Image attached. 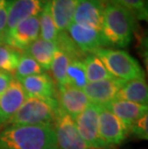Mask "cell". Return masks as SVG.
Wrapping results in <instances>:
<instances>
[{
  "mask_svg": "<svg viewBox=\"0 0 148 149\" xmlns=\"http://www.w3.org/2000/svg\"><path fill=\"white\" fill-rule=\"evenodd\" d=\"M98 130L100 138L108 147L121 143L129 134L124 123L105 106H99Z\"/></svg>",
  "mask_w": 148,
  "mask_h": 149,
  "instance_id": "8",
  "label": "cell"
},
{
  "mask_svg": "<svg viewBox=\"0 0 148 149\" xmlns=\"http://www.w3.org/2000/svg\"><path fill=\"white\" fill-rule=\"evenodd\" d=\"M53 125L59 149H90L81 138L73 117L60 107L56 112Z\"/></svg>",
  "mask_w": 148,
  "mask_h": 149,
  "instance_id": "5",
  "label": "cell"
},
{
  "mask_svg": "<svg viewBox=\"0 0 148 149\" xmlns=\"http://www.w3.org/2000/svg\"><path fill=\"white\" fill-rule=\"evenodd\" d=\"M67 31L70 39L85 55L93 53L95 50L108 45L100 30L82 26L72 22Z\"/></svg>",
  "mask_w": 148,
  "mask_h": 149,
  "instance_id": "10",
  "label": "cell"
},
{
  "mask_svg": "<svg viewBox=\"0 0 148 149\" xmlns=\"http://www.w3.org/2000/svg\"><path fill=\"white\" fill-rule=\"evenodd\" d=\"M26 98L22 85L14 76L8 88L0 95V128L6 126Z\"/></svg>",
  "mask_w": 148,
  "mask_h": 149,
  "instance_id": "9",
  "label": "cell"
},
{
  "mask_svg": "<svg viewBox=\"0 0 148 149\" xmlns=\"http://www.w3.org/2000/svg\"><path fill=\"white\" fill-rule=\"evenodd\" d=\"M85 70L88 82H96L105 80V79L113 78V76L109 73L105 65H103L98 57L93 53H89L85 56L83 60Z\"/></svg>",
  "mask_w": 148,
  "mask_h": 149,
  "instance_id": "20",
  "label": "cell"
},
{
  "mask_svg": "<svg viewBox=\"0 0 148 149\" xmlns=\"http://www.w3.org/2000/svg\"><path fill=\"white\" fill-rule=\"evenodd\" d=\"M88 83L83 60H70L67 68V86L83 90Z\"/></svg>",
  "mask_w": 148,
  "mask_h": 149,
  "instance_id": "22",
  "label": "cell"
},
{
  "mask_svg": "<svg viewBox=\"0 0 148 149\" xmlns=\"http://www.w3.org/2000/svg\"><path fill=\"white\" fill-rule=\"evenodd\" d=\"M40 18V38L47 42H56L59 37V31L55 25L54 19L50 12L49 1L47 0L42 12L39 15Z\"/></svg>",
  "mask_w": 148,
  "mask_h": 149,
  "instance_id": "21",
  "label": "cell"
},
{
  "mask_svg": "<svg viewBox=\"0 0 148 149\" xmlns=\"http://www.w3.org/2000/svg\"><path fill=\"white\" fill-rule=\"evenodd\" d=\"M70 60L67 54L61 50L58 49L55 52L50 69L57 86H67V68Z\"/></svg>",
  "mask_w": 148,
  "mask_h": 149,
  "instance_id": "23",
  "label": "cell"
},
{
  "mask_svg": "<svg viewBox=\"0 0 148 149\" xmlns=\"http://www.w3.org/2000/svg\"><path fill=\"white\" fill-rule=\"evenodd\" d=\"M19 82L27 97H36L48 101L58 100L54 81L47 73L28 76L19 79Z\"/></svg>",
  "mask_w": 148,
  "mask_h": 149,
  "instance_id": "13",
  "label": "cell"
},
{
  "mask_svg": "<svg viewBox=\"0 0 148 149\" xmlns=\"http://www.w3.org/2000/svg\"><path fill=\"white\" fill-rule=\"evenodd\" d=\"M57 50L58 47L56 42H47L39 38L31 43L24 52L32 57L42 69L48 70Z\"/></svg>",
  "mask_w": 148,
  "mask_h": 149,
  "instance_id": "18",
  "label": "cell"
},
{
  "mask_svg": "<svg viewBox=\"0 0 148 149\" xmlns=\"http://www.w3.org/2000/svg\"><path fill=\"white\" fill-rule=\"evenodd\" d=\"M104 5L99 0H77L73 15V23L101 30Z\"/></svg>",
  "mask_w": 148,
  "mask_h": 149,
  "instance_id": "12",
  "label": "cell"
},
{
  "mask_svg": "<svg viewBox=\"0 0 148 149\" xmlns=\"http://www.w3.org/2000/svg\"><path fill=\"white\" fill-rule=\"evenodd\" d=\"M59 107L58 100L48 101L36 97H27L6 126L53 124Z\"/></svg>",
  "mask_w": 148,
  "mask_h": 149,
  "instance_id": "4",
  "label": "cell"
},
{
  "mask_svg": "<svg viewBox=\"0 0 148 149\" xmlns=\"http://www.w3.org/2000/svg\"><path fill=\"white\" fill-rule=\"evenodd\" d=\"M99 106L90 104L86 110L74 117L78 132L90 149H106L107 144L99 136Z\"/></svg>",
  "mask_w": 148,
  "mask_h": 149,
  "instance_id": "6",
  "label": "cell"
},
{
  "mask_svg": "<svg viewBox=\"0 0 148 149\" xmlns=\"http://www.w3.org/2000/svg\"><path fill=\"white\" fill-rule=\"evenodd\" d=\"M20 55V51L4 42H0V70L10 74L15 73Z\"/></svg>",
  "mask_w": 148,
  "mask_h": 149,
  "instance_id": "24",
  "label": "cell"
},
{
  "mask_svg": "<svg viewBox=\"0 0 148 149\" xmlns=\"http://www.w3.org/2000/svg\"><path fill=\"white\" fill-rule=\"evenodd\" d=\"M129 132L140 139H148V113L141 116L133 122Z\"/></svg>",
  "mask_w": 148,
  "mask_h": 149,
  "instance_id": "27",
  "label": "cell"
},
{
  "mask_svg": "<svg viewBox=\"0 0 148 149\" xmlns=\"http://www.w3.org/2000/svg\"><path fill=\"white\" fill-rule=\"evenodd\" d=\"M40 73H43V69L40 68V65L30 55L23 51L20 55L15 77L19 80L28 76Z\"/></svg>",
  "mask_w": 148,
  "mask_h": 149,
  "instance_id": "25",
  "label": "cell"
},
{
  "mask_svg": "<svg viewBox=\"0 0 148 149\" xmlns=\"http://www.w3.org/2000/svg\"><path fill=\"white\" fill-rule=\"evenodd\" d=\"M99 1H101L103 4H106L107 2H109V1H112V0H99Z\"/></svg>",
  "mask_w": 148,
  "mask_h": 149,
  "instance_id": "30",
  "label": "cell"
},
{
  "mask_svg": "<svg viewBox=\"0 0 148 149\" xmlns=\"http://www.w3.org/2000/svg\"><path fill=\"white\" fill-rule=\"evenodd\" d=\"M115 98L127 100L140 105H147L148 88L145 79L140 78L125 82L118 91Z\"/></svg>",
  "mask_w": 148,
  "mask_h": 149,
  "instance_id": "19",
  "label": "cell"
},
{
  "mask_svg": "<svg viewBox=\"0 0 148 149\" xmlns=\"http://www.w3.org/2000/svg\"><path fill=\"white\" fill-rule=\"evenodd\" d=\"M50 12L59 32H65L73 20L77 0H48Z\"/></svg>",
  "mask_w": 148,
  "mask_h": 149,
  "instance_id": "17",
  "label": "cell"
},
{
  "mask_svg": "<svg viewBox=\"0 0 148 149\" xmlns=\"http://www.w3.org/2000/svg\"><path fill=\"white\" fill-rule=\"evenodd\" d=\"M121 6L131 13L135 18L147 20L148 10L146 0H116Z\"/></svg>",
  "mask_w": 148,
  "mask_h": 149,
  "instance_id": "26",
  "label": "cell"
},
{
  "mask_svg": "<svg viewBox=\"0 0 148 149\" xmlns=\"http://www.w3.org/2000/svg\"><path fill=\"white\" fill-rule=\"evenodd\" d=\"M46 1L47 0H12L9 8L6 33L19 22L31 17L39 15Z\"/></svg>",
  "mask_w": 148,
  "mask_h": 149,
  "instance_id": "15",
  "label": "cell"
},
{
  "mask_svg": "<svg viewBox=\"0 0 148 149\" xmlns=\"http://www.w3.org/2000/svg\"><path fill=\"white\" fill-rule=\"evenodd\" d=\"M136 18L116 0L104 5L101 34L108 45L126 47L130 44Z\"/></svg>",
  "mask_w": 148,
  "mask_h": 149,
  "instance_id": "2",
  "label": "cell"
},
{
  "mask_svg": "<svg viewBox=\"0 0 148 149\" xmlns=\"http://www.w3.org/2000/svg\"><path fill=\"white\" fill-rule=\"evenodd\" d=\"M40 38L39 15L31 17L19 22L5 34L3 42L18 51H25L31 43Z\"/></svg>",
  "mask_w": 148,
  "mask_h": 149,
  "instance_id": "7",
  "label": "cell"
},
{
  "mask_svg": "<svg viewBox=\"0 0 148 149\" xmlns=\"http://www.w3.org/2000/svg\"><path fill=\"white\" fill-rule=\"evenodd\" d=\"M57 99L60 108L73 118L91 104L83 90L69 86H57Z\"/></svg>",
  "mask_w": 148,
  "mask_h": 149,
  "instance_id": "14",
  "label": "cell"
},
{
  "mask_svg": "<svg viewBox=\"0 0 148 149\" xmlns=\"http://www.w3.org/2000/svg\"><path fill=\"white\" fill-rule=\"evenodd\" d=\"M12 0H0V42H3L6 34V26Z\"/></svg>",
  "mask_w": 148,
  "mask_h": 149,
  "instance_id": "28",
  "label": "cell"
},
{
  "mask_svg": "<svg viewBox=\"0 0 148 149\" xmlns=\"http://www.w3.org/2000/svg\"><path fill=\"white\" fill-rule=\"evenodd\" d=\"M93 54L98 57L113 77L124 82L144 78V70L134 57L124 50L99 48Z\"/></svg>",
  "mask_w": 148,
  "mask_h": 149,
  "instance_id": "3",
  "label": "cell"
},
{
  "mask_svg": "<svg viewBox=\"0 0 148 149\" xmlns=\"http://www.w3.org/2000/svg\"><path fill=\"white\" fill-rule=\"evenodd\" d=\"M56 149H59V148H56Z\"/></svg>",
  "mask_w": 148,
  "mask_h": 149,
  "instance_id": "31",
  "label": "cell"
},
{
  "mask_svg": "<svg viewBox=\"0 0 148 149\" xmlns=\"http://www.w3.org/2000/svg\"><path fill=\"white\" fill-rule=\"evenodd\" d=\"M124 83V81L115 77L101 81L90 82L83 88V91L91 104L105 106L116 97L118 91Z\"/></svg>",
  "mask_w": 148,
  "mask_h": 149,
  "instance_id": "11",
  "label": "cell"
},
{
  "mask_svg": "<svg viewBox=\"0 0 148 149\" xmlns=\"http://www.w3.org/2000/svg\"><path fill=\"white\" fill-rule=\"evenodd\" d=\"M105 107L117 116L124 123L128 130L138 117L148 113L147 105H140L118 98H115L114 100L105 105Z\"/></svg>",
  "mask_w": 148,
  "mask_h": 149,
  "instance_id": "16",
  "label": "cell"
},
{
  "mask_svg": "<svg viewBox=\"0 0 148 149\" xmlns=\"http://www.w3.org/2000/svg\"><path fill=\"white\" fill-rule=\"evenodd\" d=\"M13 78H14L13 74L0 70V95L8 88Z\"/></svg>",
  "mask_w": 148,
  "mask_h": 149,
  "instance_id": "29",
  "label": "cell"
},
{
  "mask_svg": "<svg viewBox=\"0 0 148 149\" xmlns=\"http://www.w3.org/2000/svg\"><path fill=\"white\" fill-rule=\"evenodd\" d=\"M58 148L54 125H9L0 132V149Z\"/></svg>",
  "mask_w": 148,
  "mask_h": 149,
  "instance_id": "1",
  "label": "cell"
}]
</instances>
